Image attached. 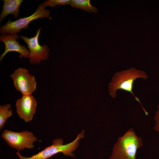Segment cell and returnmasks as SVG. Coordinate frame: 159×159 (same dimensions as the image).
<instances>
[{
	"label": "cell",
	"instance_id": "1",
	"mask_svg": "<svg viewBox=\"0 0 159 159\" xmlns=\"http://www.w3.org/2000/svg\"><path fill=\"white\" fill-rule=\"evenodd\" d=\"M143 145L142 138L130 128L118 138L109 159H136L137 151Z\"/></svg>",
	"mask_w": 159,
	"mask_h": 159
},
{
	"label": "cell",
	"instance_id": "2",
	"mask_svg": "<svg viewBox=\"0 0 159 159\" xmlns=\"http://www.w3.org/2000/svg\"><path fill=\"white\" fill-rule=\"evenodd\" d=\"M148 76L142 70H136L132 68L120 72H116L108 85L109 94L113 98H115L116 91L121 90L130 92L135 97V100L141 105L139 98L135 96L132 92L134 83L137 78L147 79Z\"/></svg>",
	"mask_w": 159,
	"mask_h": 159
},
{
	"label": "cell",
	"instance_id": "3",
	"mask_svg": "<svg viewBox=\"0 0 159 159\" xmlns=\"http://www.w3.org/2000/svg\"><path fill=\"white\" fill-rule=\"evenodd\" d=\"M84 130H82L80 133L78 135L74 141L65 145L63 144L62 139H54L52 141L51 145L30 157L24 156L19 151L16 152V154L19 159H47L60 153L64 155L74 157L75 155L73 152L78 147L79 140L84 137Z\"/></svg>",
	"mask_w": 159,
	"mask_h": 159
},
{
	"label": "cell",
	"instance_id": "4",
	"mask_svg": "<svg viewBox=\"0 0 159 159\" xmlns=\"http://www.w3.org/2000/svg\"><path fill=\"white\" fill-rule=\"evenodd\" d=\"M42 4H39L35 12L31 15L20 18L14 21H9L0 28V34H17L24 29H28L29 24L31 21L39 18H49L50 11L45 9Z\"/></svg>",
	"mask_w": 159,
	"mask_h": 159
},
{
	"label": "cell",
	"instance_id": "5",
	"mask_svg": "<svg viewBox=\"0 0 159 159\" xmlns=\"http://www.w3.org/2000/svg\"><path fill=\"white\" fill-rule=\"evenodd\" d=\"M1 136L11 148L19 152L25 148H34V145L33 143L37 141L33 133L27 130L16 132L5 129Z\"/></svg>",
	"mask_w": 159,
	"mask_h": 159
},
{
	"label": "cell",
	"instance_id": "6",
	"mask_svg": "<svg viewBox=\"0 0 159 159\" xmlns=\"http://www.w3.org/2000/svg\"><path fill=\"white\" fill-rule=\"evenodd\" d=\"M41 28H40L33 37H28L20 35L25 42L29 52V62L33 64H39L42 61L46 60L49 57L50 49L48 46L43 44H40L39 38Z\"/></svg>",
	"mask_w": 159,
	"mask_h": 159
},
{
	"label": "cell",
	"instance_id": "7",
	"mask_svg": "<svg viewBox=\"0 0 159 159\" xmlns=\"http://www.w3.org/2000/svg\"><path fill=\"white\" fill-rule=\"evenodd\" d=\"M14 87L23 94L32 93L36 90L37 82L35 77L25 68L19 67L10 75Z\"/></svg>",
	"mask_w": 159,
	"mask_h": 159
},
{
	"label": "cell",
	"instance_id": "8",
	"mask_svg": "<svg viewBox=\"0 0 159 159\" xmlns=\"http://www.w3.org/2000/svg\"><path fill=\"white\" fill-rule=\"evenodd\" d=\"M37 103L32 94H23L16 102V111L19 117L25 122L32 120L36 113Z\"/></svg>",
	"mask_w": 159,
	"mask_h": 159
},
{
	"label": "cell",
	"instance_id": "9",
	"mask_svg": "<svg viewBox=\"0 0 159 159\" xmlns=\"http://www.w3.org/2000/svg\"><path fill=\"white\" fill-rule=\"evenodd\" d=\"M20 37L17 34H4L0 36V41L4 44L5 46L4 51L0 57L1 61L7 53L11 52L19 53L20 58H29V50L25 46L20 45L17 41Z\"/></svg>",
	"mask_w": 159,
	"mask_h": 159
},
{
	"label": "cell",
	"instance_id": "10",
	"mask_svg": "<svg viewBox=\"0 0 159 159\" xmlns=\"http://www.w3.org/2000/svg\"><path fill=\"white\" fill-rule=\"evenodd\" d=\"M24 1L23 0H3V9L0 15L1 23L9 14H12L14 18H17L19 13L20 7Z\"/></svg>",
	"mask_w": 159,
	"mask_h": 159
},
{
	"label": "cell",
	"instance_id": "11",
	"mask_svg": "<svg viewBox=\"0 0 159 159\" xmlns=\"http://www.w3.org/2000/svg\"><path fill=\"white\" fill-rule=\"evenodd\" d=\"M69 5L73 8L79 9L86 11L96 14L97 9L92 6L90 0H70Z\"/></svg>",
	"mask_w": 159,
	"mask_h": 159
},
{
	"label": "cell",
	"instance_id": "12",
	"mask_svg": "<svg viewBox=\"0 0 159 159\" xmlns=\"http://www.w3.org/2000/svg\"><path fill=\"white\" fill-rule=\"evenodd\" d=\"M11 107V105L9 103L0 106V130L4 126L7 119L13 115L12 110L10 109Z\"/></svg>",
	"mask_w": 159,
	"mask_h": 159
},
{
	"label": "cell",
	"instance_id": "13",
	"mask_svg": "<svg viewBox=\"0 0 159 159\" xmlns=\"http://www.w3.org/2000/svg\"><path fill=\"white\" fill-rule=\"evenodd\" d=\"M70 0H47L42 4L45 7L50 6L54 7L57 5L69 4Z\"/></svg>",
	"mask_w": 159,
	"mask_h": 159
},
{
	"label": "cell",
	"instance_id": "14",
	"mask_svg": "<svg viewBox=\"0 0 159 159\" xmlns=\"http://www.w3.org/2000/svg\"><path fill=\"white\" fill-rule=\"evenodd\" d=\"M153 119L155 123L153 129L157 132L159 135V104L158 105L157 110L155 112Z\"/></svg>",
	"mask_w": 159,
	"mask_h": 159
}]
</instances>
